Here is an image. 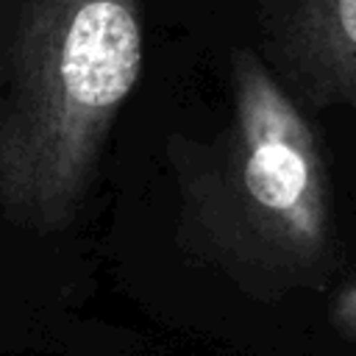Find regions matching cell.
I'll return each mask as SVG.
<instances>
[{
	"label": "cell",
	"instance_id": "3957f363",
	"mask_svg": "<svg viewBox=\"0 0 356 356\" xmlns=\"http://www.w3.org/2000/svg\"><path fill=\"white\" fill-rule=\"evenodd\" d=\"M264 53L309 108H356V0H261Z\"/></svg>",
	"mask_w": 356,
	"mask_h": 356
},
{
	"label": "cell",
	"instance_id": "6da1fadb",
	"mask_svg": "<svg viewBox=\"0 0 356 356\" xmlns=\"http://www.w3.org/2000/svg\"><path fill=\"white\" fill-rule=\"evenodd\" d=\"M139 0H11L0 25V200L36 225L81 203L139 81Z\"/></svg>",
	"mask_w": 356,
	"mask_h": 356
},
{
	"label": "cell",
	"instance_id": "277c9868",
	"mask_svg": "<svg viewBox=\"0 0 356 356\" xmlns=\"http://www.w3.org/2000/svg\"><path fill=\"white\" fill-rule=\"evenodd\" d=\"M339 317H342L348 325H353V328H356V286H353V289H348V292L342 295Z\"/></svg>",
	"mask_w": 356,
	"mask_h": 356
},
{
	"label": "cell",
	"instance_id": "7a4b0ae2",
	"mask_svg": "<svg viewBox=\"0 0 356 356\" xmlns=\"http://www.w3.org/2000/svg\"><path fill=\"white\" fill-rule=\"evenodd\" d=\"M186 214L220 236L295 259L328 231V164L317 131L253 50L231 53V114L211 142L172 156Z\"/></svg>",
	"mask_w": 356,
	"mask_h": 356
}]
</instances>
